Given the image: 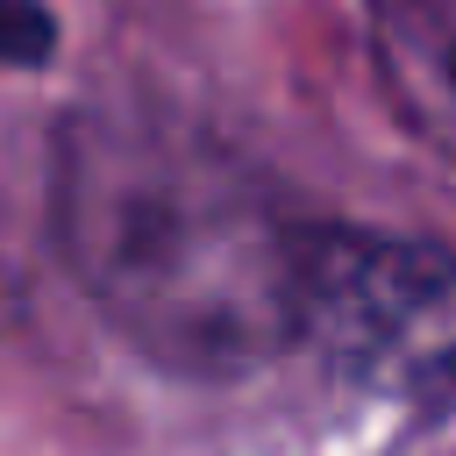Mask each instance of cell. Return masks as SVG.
<instances>
[{"mask_svg":"<svg viewBox=\"0 0 456 456\" xmlns=\"http://www.w3.org/2000/svg\"><path fill=\"white\" fill-rule=\"evenodd\" d=\"M78 271L142 328L192 342H256L299 314V256L271 235L256 200L157 128H93L64 178Z\"/></svg>","mask_w":456,"mask_h":456,"instance_id":"obj_1","label":"cell"},{"mask_svg":"<svg viewBox=\"0 0 456 456\" xmlns=\"http://www.w3.org/2000/svg\"><path fill=\"white\" fill-rule=\"evenodd\" d=\"M21 28H36L21 7H0V50L7 57H21V50H36V36H21Z\"/></svg>","mask_w":456,"mask_h":456,"instance_id":"obj_2","label":"cell"}]
</instances>
